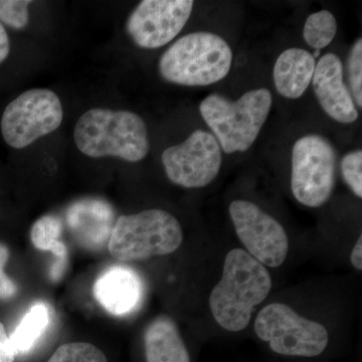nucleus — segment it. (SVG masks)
I'll use <instances>...</instances> for the list:
<instances>
[{
	"label": "nucleus",
	"mask_w": 362,
	"mask_h": 362,
	"mask_svg": "<svg viewBox=\"0 0 362 362\" xmlns=\"http://www.w3.org/2000/svg\"><path fill=\"white\" fill-rule=\"evenodd\" d=\"M272 290L268 269L244 249L226 254L223 274L209 295L211 316L220 327L230 332L246 329L255 308L263 303Z\"/></svg>",
	"instance_id": "nucleus-1"
},
{
	"label": "nucleus",
	"mask_w": 362,
	"mask_h": 362,
	"mask_svg": "<svg viewBox=\"0 0 362 362\" xmlns=\"http://www.w3.org/2000/svg\"><path fill=\"white\" fill-rule=\"evenodd\" d=\"M74 139L78 149L92 158L113 156L139 162L150 148L146 124L130 111L90 109L76 124Z\"/></svg>",
	"instance_id": "nucleus-2"
},
{
	"label": "nucleus",
	"mask_w": 362,
	"mask_h": 362,
	"mask_svg": "<svg viewBox=\"0 0 362 362\" xmlns=\"http://www.w3.org/2000/svg\"><path fill=\"white\" fill-rule=\"evenodd\" d=\"M233 52L221 35L197 32L183 35L159 59V74L171 84L206 87L230 73Z\"/></svg>",
	"instance_id": "nucleus-3"
},
{
	"label": "nucleus",
	"mask_w": 362,
	"mask_h": 362,
	"mask_svg": "<svg viewBox=\"0 0 362 362\" xmlns=\"http://www.w3.org/2000/svg\"><path fill=\"white\" fill-rule=\"evenodd\" d=\"M273 97L259 88L230 101L220 94L202 100L199 113L226 154L245 152L254 144L270 114Z\"/></svg>",
	"instance_id": "nucleus-4"
},
{
	"label": "nucleus",
	"mask_w": 362,
	"mask_h": 362,
	"mask_svg": "<svg viewBox=\"0 0 362 362\" xmlns=\"http://www.w3.org/2000/svg\"><path fill=\"white\" fill-rule=\"evenodd\" d=\"M182 242L180 221L168 211L151 209L121 216L112 228L108 249L119 261H140L173 254Z\"/></svg>",
	"instance_id": "nucleus-5"
},
{
	"label": "nucleus",
	"mask_w": 362,
	"mask_h": 362,
	"mask_svg": "<svg viewBox=\"0 0 362 362\" xmlns=\"http://www.w3.org/2000/svg\"><path fill=\"white\" fill-rule=\"evenodd\" d=\"M254 330L272 351L280 356L315 357L329 342V333L323 324L300 315L289 305H266L256 317Z\"/></svg>",
	"instance_id": "nucleus-6"
},
{
	"label": "nucleus",
	"mask_w": 362,
	"mask_h": 362,
	"mask_svg": "<svg viewBox=\"0 0 362 362\" xmlns=\"http://www.w3.org/2000/svg\"><path fill=\"white\" fill-rule=\"evenodd\" d=\"M337 151L329 140L307 134L295 142L291 157V190L302 206L317 209L329 201L335 187Z\"/></svg>",
	"instance_id": "nucleus-7"
},
{
	"label": "nucleus",
	"mask_w": 362,
	"mask_h": 362,
	"mask_svg": "<svg viewBox=\"0 0 362 362\" xmlns=\"http://www.w3.org/2000/svg\"><path fill=\"white\" fill-rule=\"evenodd\" d=\"M63 118V106L56 93L33 89L7 105L0 126L4 141L13 148L23 149L58 129Z\"/></svg>",
	"instance_id": "nucleus-8"
},
{
	"label": "nucleus",
	"mask_w": 362,
	"mask_h": 362,
	"mask_svg": "<svg viewBox=\"0 0 362 362\" xmlns=\"http://www.w3.org/2000/svg\"><path fill=\"white\" fill-rule=\"evenodd\" d=\"M235 235L245 251L266 268H278L289 252V239L284 226L258 204L235 199L228 206Z\"/></svg>",
	"instance_id": "nucleus-9"
},
{
	"label": "nucleus",
	"mask_w": 362,
	"mask_h": 362,
	"mask_svg": "<svg viewBox=\"0 0 362 362\" xmlns=\"http://www.w3.org/2000/svg\"><path fill=\"white\" fill-rule=\"evenodd\" d=\"M161 161L171 182L185 188H202L220 173L223 151L211 133L195 130L180 144L164 150Z\"/></svg>",
	"instance_id": "nucleus-10"
},
{
	"label": "nucleus",
	"mask_w": 362,
	"mask_h": 362,
	"mask_svg": "<svg viewBox=\"0 0 362 362\" xmlns=\"http://www.w3.org/2000/svg\"><path fill=\"white\" fill-rule=\"evenodd\" d=\"M194 6L192 0H143L128 18L126 30L137 47L159 49L180 35Z\"/></svg>",
	"instance_id": "nucleus-11"
},
{
	"label": "nucleus",
	"mask_w": 362,
	"mask_h": 362,
	"mask_svg": "<svg viewBox=\"0 0 362 362\" xmlns=\"http://www.w3.org/2000/svg\"><path fill=\"white\" fill-rule=\"evenodd\" d=\"M311 83L317 101L331 119L341 124L356 122L358 112L349 88L344 83L339 57L332 52L321 57L316 63Z\"/></svg>",
	"instance_id": "nucleus-12"
},
{
	"label": "nucleus",
	"mask_w": 362,
	"mask_h": 362,
	"mask_svg": "<svg viewBox=\"0 0 362 362\" xmlns=\"http://www.w3.org/2000/svg\"><path fill=\"white\" fill-rule=\"evenodd\" d=\"M94 295L108 313L114 316L126 315L139 303L141 283L131 269L113 266L97 279Z\"/></svg>",
	"instance_id": "nucleus-13"
},
{
	"label": "nucleus",
	"mask_w": 362,
	"mask_h": 362,
	"mask_svg": "<svg viewBox=\"0 0 362 362\" xmlns=\"http://www.w3.org/2000/svg\"><path fill=\"white\" fill-rule=\"evenodd\" d=\"M315 68L316 59L310 52L299 47L286 49L274 66L276 90L287 99H299L311 84Z\"/></svg>",
	"instance_id": "nucleus-14"
},
{
	"label": "nucleus",
	"mask_w": 362,
	"mask_h": 362,
	"mask_svg": "<svg viewBox=\"0 0 362 362\" xmlns=\"http://www.w3.org/2000/svg\"><path fill=\"white\" fill-rule=\"evenodd\" d=\"M146 362H190L177 326L169 317L154 319L145 330Z\"/></svg>",
	"instance_id": "nucleus-15"
},
{
	"label": "nucleus",
	"mask_w": 362,
	"mask_h": 362,
	"mask_svg": "<svg viewBox=\"0 0 362 362\" xmlns=\"http://www.w3.org/2000/svg\"><path fill=\"white\" fill-rule=\"evenodd\" d=\"M112 214L100 202H82L69 213V225L85 246L101 247L110 239Z\"/></svg>",
	"instance_id": "nucleus-16"
},
{
	"label": "nucleus",
	"mask_w": 362,
	"mask_h": 362,
	"mask_svg": "<svg viewBox=\"0 0 362 362\" xmlns=\"http://www.w3.org/2000/svg\"><path fill=\"white\" fill-rule=\"evenodd\" d=\"M63 230L61 221L56 216H45L35 221L33 226L30 238L33 246L40 251H49L56 256L57 261L52 267V280L58 281L63 276L68 262V250L59 240Z\"/></svg>",
	"instance_id": "nucleus-17"
},
{
	"label": "nucleus",
	"mask_w": 362,
	"mask_h": 362,
	"mask_svg": "<svg viewBox=\"0 0 362 362\" xmlns=\"http://www.w3.org/2000/svg\"><path fill=\"white\" fill-rule=\"evenodd\" d=\"M51 321L49 307L44 302H37L21 319L13 331L11 339L16 354H26L42 337Z\"/></svg>",
	"instance_id": "nucleus-18"
},
{
	"label": "nucleus",
	"mask_w": 362,
	"mask_h": 362,
	"mask_svg": "<svg viewBox=\"0 0 362 362\" xmlns=\"http://www.w3.org/2000/svg\"><path fill=\"white\" fill-rule=\"evenodd\" d=\"M337 21L330 11H320L307 18L303 28V39L314 49H322L334 40Z\"/></svg>",
	"instance_id": "nucleus-19"
},
{
	"label": "nucleus",
	"mask_w": 362,
	"mask_h": 362,
	"mask_svg": "<svg viewBox=\"0 0 362 362\" xmlns=\"http://www.w3.org/2000/svg\"><path fill=\"white\" fill-rule=\"evenodd\" d=\"M47 362H108L103 352L87 342L62 345Z\"/></svg>",
	"instance_id": "nucleus-20"
},
{
	"label": "nucleus",
	"mask_w": 362,
	"mask_h": 362,
	"mask_svg": "<svg viewBox=\"0 0 362 362\" xmlns=\"http://www.w3.org/2000/svg\"><path fill=\"white\" fill-rule=\"evenodd\" d=\"M347 73L351 96L354 103L362 108V40L352 45L347 58Z\"/></svg>",
	"instance_id": "nucleus-21"
},
{
	"label": "nucleus",
	"mask_w": 362,
	"mask_h": 362,
	"mask_svg": "<svg viewBox=\"0 0 362 362\" xmlns=\"http://www.w3.org/2000/svg\"><path fill=\"white\" fill-rule=\"evenodd\" d=\"M28 0H0V21L14 30H23L28 25Z\"/></svg>",
	"instance_id": "nucleus-22"
},
{
	"label": "nucleus",
	"mask_w": 362,
	"mask_h": 362,
	"mask_svg": "<svg viewBox=\"0 0 362 362\" xmlns=\"http://www.w3.org/2000/svg\"><path fill=\"white\" fill-rule=\"evenodd\" d=\"M343 180L358 199L362 197V151L354 150L343 156L341 164Z\"/></svg>",
	"instance_id": "nucleus-23"
},
{
	"label": "nucleus",
	"mask_w": 362,
	"mask_h": 362,
	"mask_svg": "<svg viewBox=\"0 0 362 362\" xmlns=\"http://www.w3.org/2000/svg\"><path fill=\"white\" fill-rule=\"evenodd\" d=\"M8 258V249L4 245L0 244V298L1 299H9L18 292V287L4 272V266Z\"/></svg>",
	"instance_id": "nucleus-24"
},
{
	"label": "nucleus",
	"mask_w": 362,
	"mask_h": 362,
	"mask_svg": "<svg viewBox=\"0 0 362 362\" xmlns=\"http://www.w3.org/2000/svg\"><path fill=\"white\" fill-rule=\"evenodd\" d=\"M16 356V350L7 335L6 328L4 324L0 323V362H13Z\"/></svg>",
	"instance_id": "nucleus-25"
},
{
	"label": "nucleus",
	"mask_w": 362,
	"mask_h": 362,
	"mask_svg": "<svg viewBox=\"0 0 362 362\" xmlns=\"http://www.w3.org/2000/svg\"><path fill=\"white\" fill-rule=\"evenodd\" d=\"M350 263L357 271L362 270V237L359 235L350 252Z\"/></svg>",
	"instance_id": "nucleus-26"
},
{
	"label": "nucleus",
	"mask_w": 362,
	"mask_h": 362,
	"mask_svg": "<svg viewBox=\"0 0 362 362\" xmlns=\"http://www.w3.org/2000/svg\"><path fill=\"white\" fill-rule=\"evenodd\" d=\"M11 52V42L6 28L0 23V64L6 61Z\"/></svg>",
	"instance_id": "nucleus-27"
}]
</instances>
